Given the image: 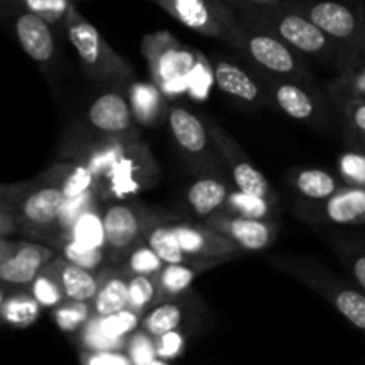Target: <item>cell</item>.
<instances>
[{
    "instance_id": "cell-1",
    "label": "cell",
    "mask_w": 365,
    "mask_h": 365,
    "mask_svg": "<svg viewBox=\"0 0 365 365\" xmlns=\"http://www.w3.org/2000/svg\"><path fill=\"white\" fill-rule=\"evenodd\" d=\"M82 163L96 177V191L102 198H125L152 187L157 166L148 148L132 138H103L88 150Z\"/></svg>"
},
{
    "instance_id": "cell-2",
    "label": "cell",
    "mask_w": 365,
    "mask_h": 365,
    "mask_svg": "<svg viewBox=\"0 0 365 365\" xmlns=\"http://www.w3.org/2000/svg\"><path fill=\"white\" fill-rule=\"evenodd\" d=\"M230 4L237 14V20L273 32L298 53L317 57V59L328 61V63H339L344 71L355 64V56H351L344 46L334 41L327 32L321 31L305 14L291 9L285 4H271V6Z\"/></svg>"
},
{
    "instance_id": "cell-3",
    "label": "cell",
    "mask_w": 365,
    "mask_h": 365,
    "mask_svg": "<svg viewBox=\"0 0 365 365\" xmlns=\"http://www.w3.org/2000/svg\"><path fill=\"white\" fill-rule=\"evenodd\" d=\"M269 262L328 299L342 317L365 334V292L359 285H351L317 260L303 257H278Z\"/></svg>"
},
{
    "instance_id": "cell-4",
    "label": "cell",
    "mask_w": 365,
    "mask_h": 365,
    "mask_svg": "<svg viewBox=\"0 0 365 365\" xmlns=\"http://www.w3.org/2000/svg\"><path fill=\"white\" fill-rule=\"evenodd\" d=\"M141 50L150 66L153 84L166 96L184 93L189 86V78L198 70L202 61L200 53L182 45L166 31L145 36Z\"/></svg>"
},
{
    "instance_id": "cell-5",
    "label": "cell",
    "mask_w": 365,
    "mask_h": 365,
    "mask_svg": "<svg viewBox=\"0 0 365 365\" xmlns=\"http://www.w3.org/2000/svg\"><path fill=\"white\" fill-rule=\"evenodd\" d=\"M64 29L73 45L82 70L95 81H125L132 77V68L114 52L95 25L70 4L64 16Z\"/></svg>"
},
{
    "instance_id": "cell-6",
    "label": "cell",
    "mask_w": 365,
    "mask_h": 365,
    "mask_svg": "<svg viewBox=\"0 0 365 365\" xmlns=\"http://www.w3.org/2000/svg\"><path fill=\"white\" fill-rule=\"evenodd\" d=\"M285 6L305 14L344 46L351 56L365 53V7L339 0H285Z\"/></svg>"
},
{
    "instance_id": "cell-7",
    "label": "cell",
    "mask_w": 365,
    "mask_h": 365,
    "mask_svg": "<svg viewBox=\"0 0 365 365\" xmlns=\"http://www.w3.org/2000/svg\"><path fill=\"white\" fill-rule=\"evenodd\" d=\"M241 29L234 41V48L241 50L255 66L274 77L309 78V70L292 46L282 41L273 32L239 20Z\"/></svg>"
},
{
    "instance_id": "cell-8",
    "label": "cell",
    "mask_w": 365,
    "mask_h": 365,
    "mask_svg": "<svg viewBox=\"0 0 365 365\" xmlns=\"http://www.w3.org/2000/svg\"><path fill=\"white\" fill-rule=\"evenodd\" d=\"M173 16L178 24L198 34L234 45L241 24L227 0H150Z\"/></svg>"
},
{
    "instance_id": "cell-9",
    "label": "cell",
    "mask_w": 365,
    "mask_h": 365,
    "mask_svg": "<svg viewBox=\"0 0 365 365\" xmlns=\"http://www.w3.org/2000/svg\"><path fill=\"white\" fill-rule=\"evenodd\" d=\"M66 205V196L63 189L53 182H43L34 185L25 192H20L13 200V210L2 205V212L9 214L14 228H25L29 234L43 235V232L53 230V235L59 237L61 214Z\"/></svg>"
},
{
    "instance_id": "cell-10",
    "label": "cell",
    "mask_w": 365,
    "mask_h": 365,
    "mask_svg": "<svg viewBox=\"0 0 365 365\" xmlns=\"http://www.w3.org/2000/svg\"><path fill=\"white\" fill-rule=\"evenodd\" d=\"M209 130L217 153H220L221 159L227 163L228 170H230L235 187L239 191L246 192V195L259 196V198L277 202L278 196L274 192L273 185L264 177L262 171L245 155V152L235 143V139L230 134H227L220 125H210Z\"/></svg>"
},
{
    "instance_id": "cell-11",
    "label": "cell",
    "mask_w": 365,
    "mask_h": 365,
    "mask_svg": "<svg viewBox=\"0 0 365 365\" xmlns=\"http://www.w3.org/2000/svg\"><path fill=\"white\" fill-rule=\"evenodd\" d=\"M56 252L36 242H13L2 237L0 250V280L4 287L27 289L43 267L56 259Z\"/></svg>"
},
{
    "instance_id": "cell-12",
    "label": "cell",
    "mask_w": 365,
    "mask_h": 365,
    "mask_svg": "<svg viewBox=\"0 0 365 365\" xmlns=\"http://www.w3.org/2000/svg\"><path fill=\"white\" fill-rule=\"evenodd\" d=\"M107 253L127 257L139 242L145 241L153 217L134 205L114 203L102 210Z\"/></svg>"
},
{
    "instance_id": "cell-13",
    "label": "cell",
    "mask_w": 365,
    "mask_h": 365,
    "mask_svg": "<svg viewBox=\"0 0 365 365\" xmlns=\"http://www.w3.org/2000/svg\"><path fill=\"white\" fill-rule=\"evenodd\" d=\"M173 230L180 241L182 250L192 262L216 264L235 259L242 250L221 232L195 223H175Z\"/></svg>"
},
{
    "instance_id": "cell-14",
    "label": "cell",
    "mask_w": 365,
    "mask_h": 365,
    "mask_svg": "<svg viewBox=\"0 0 365 365\" xmlns=\"http://www.w3.org/2000/svg\"><path fill=\"white\" fill-rule=\"evenodd\" d=\"M205 225L230 237L242 252H264L273 245L278 234V225L274 221L237 216L221 210L207 217Z\"/></svg>"
},
{
    "instance_id": "cell-15",
    "label": "cell",
    "mask_w": 365,
    "mask_h": 365,
    "mask_svg": "<svg viewBox=\"0 0 365 365\" xmlns=\"http://www.w3.org/2000/svg\"><path fill=\"white\" fill-rule=\"evenodd\" d=\"M88 121L103 138H132L138 123L130 100L120 91H107L96 96L88 107Z\"/></svg>"
},
{
    "instance_id": "cell-16",
    "label": "cell",
    "mask_w": 365,
    "mask_h": 365,
    "mask_svg": "<svg viewBox=\"0 0 365 365\" xmlns=\"http://www.w3.org/2000/svg\"><path fill=\"white\" fill-rule=\"evenodd\" d=\"M171 134L175 143L185 155L196 159L198 164H217L216 153L209 148L212 138H209L207 127L198 116L184 107H173L168 113Z\"/></svg>"
},
{
    "instance_id": "cell-17",
    "label": "cell",
    "mask_w": 365,
    "mask_h": 365,
    "mask_svg": "<svg viewBox=\"0 0 365 365\" xmlns=\"http://www.w3.org/2000/svg\"><path fill=\"white\" fill-rule=\"evenodd\" d=\"M14 32L24 52L38 64H46L53 59L56 41L50 21L31 9L21 11L14 20Z\"/></svg>"
},
{
    "instance_id": "cell-18",
    "label": "cell",
    "mask_w": 365,
    "mask_h": 365,
    "mask_svg": "<svg viewBox=\"0 0 365 365\" xmlns=\"http://www.w3.org/2000/svg\"><path fill=\"white\" fill-rule=\"evenodd\" d=\"M317 203L316 214L321 221L337 227L365 223V187L360 185H342L334 196Z\"/></svg>"
},
{
    "instance_id": "cell-19",
    "label": "cell",
    "mask_w": 365,
    "mask_h": 365,
    "mask_svg": "<svg viewBox=\"0 0 365 365\" xmlns=\"http://www.w3.org/2000/svg\"><path fill=\"white\" fill-rule=\"evenodd\" d=\"M264 86L271 89V98L280 107L282 113L287 114L292 120L310 121L317 116L316 98L302 84L273 77L266 78Z\"/></svg>"
},
{
    "instance_id": "cell-20",
    "label": "cell",
    "mask_w": 365,
    "mask_h": 365,
    "mask_svg": "<svg viewBox=\"0 0 365 365\" xmlns=\"http://www.w3.org/2000/svg\"><path fill=\"white\" fill-rule=\"evenodd\" d=\"M52 266L59 277L66 299L91 303L100 289V273L89 271L64 259L63 255L52 260Z\"/></svg>"
},
{
    "instance_id": "cell-21",
    "label": "cell",
    "mask_w": 365,
    "mask_h": 365,
    "mask_svg": "<svg viewBox=\"0 0 365 365\" xmlns=\"http://www.w3.org/2000/svg\"><path fill=\"white\" fill-rule=\"evenodd\" d=\"M210 70H212L214 82L223 93L235 96L246 103L262 102L264 95L260 86L257 84L255 78L250 77L248 71L239 68L237 64L230 63V61L216 59L210 64Z\"/></svg>"
},
{
    "instance_id": "cell-22",
    "label": "cell",
    "mask_w": 365,
    "mask_h": 365,
    "mask_svg": "<svg viewBox=\"0 0 365 365\" xmlns=\"http://www.w3.org/2000/svg\"><path fill=\"white\" fill-rule=\"evenodd\" d=\"M230 192L232 187L227 185L223 178L210 175V177L196 178L191 187L187 189L185 200L196 216L209 217L223 209Z\"/></svg>"
},
{
    "instance_id": "cell-23",
    "label": "cell",
    "mask_w": 365,
    "mask_h": 365,
    "mask_svg": "<svg viewBox=\"0 0 365 365\" xmlns=\"http://www.w3.org/2000/svg\"><path fill=\"white\" fill-rule=\"evenodd\" d=\"M91 307L93 314L100 317L128 309V274L123 269L100 271V289Z\"/></svg>"
},
{
    "instance_id": "cell-24",
    "label": "cell",
    "mask_w": 365,
    "mask_h": 365,
    "mask_svg": "<svg viewBox=\"0 0 365 365\" xmlns=\"http://www.w3.org/2000/svg\"><path fill=\"white\" fill-rule=\"evenodd\" d=\"M289 184L309 202H324L342 187L330 171L319 168H302L289 173Z\"/></svg>"
},
{
    "instance_id": "cell-25",
    "label": "cell",
    "mask_w": 365,
    "mask_h": 365,
    "mask_svg": "<svg viewBox=\"0 0 365 365\" xmlns=\"http://www.w3.org/2000/svg\"><path fill=\"white\" fill-rule=\"evenodd\" d=\"M209 266H212V264H166L155 278L157 302H171L173 298L184 294L191 287L200 271Z\"/></svg>"
},
{
    "instance_id": "cell-26",
    "label": "cell",
    "mask_w": 365,
    "mask_h": 365,
    "mask_svg": "<svg viewBox=\"0 0 365 365\" xmlns=\"http://www.w3.org/2000/svg\"><path fill=\"white\" fill-rule=\"evenodd\" d=\"M128 100L139 125L153 127L163 116L164 95L153 82H132L128 86Z\"/></svg>"
},
{
    "instance_id": "cell-27",
    "label": "cell",
    "mask_w": 365,
    "mask_h": 365,
    "mask_svg": "<svg viewBox=\"0 0 365 365\" xmlns=\"http://www.w3.org/2000/svg\"><path fill=\"white\" fill-rule=\"evenodd\" d=\"M48 182L59 185L63 189L66 200L77 198V196L84 195V192L96 189V177L93 173L91 168L86 163L78 160V163H66L53 166L48 173L45 175Z\"/></svg>"
},
{
    "instance_id": "cell-28",
    "label": "cell",
    "mask_w": 365,
    "mask_h": 365,
    "mask_svg": "<svg viewBox=\"0 0 365 365\" xmlns=\"http://www.w3.org/2000/svg\"><path fill=\"white\" fill-rule=\"evenodd\" d=\"M145 242L164 260V264H192V260L182 250L180 241L173 230V225L153 223L146 232Z\"/></svg>"
},
{
    "instance_id": "cell-29",
    "label": "cell",
    "mask_w": 365,
    "mask_h": 365,
    "mask_svg": "<svg viewBox=\"0 0 365 365\" xmlns=\"http://www.w3.org/2000/svg\"><path fill=\"white\" fill-rule=\"evenodd\" d=\"M41 309L43 307L36 302V298L31 294V291H13L11 294L4 296L2 298L0 312H2V319L6 321L7 324L24 328L38 319L39 310Z\"/></svg>"
},
{
    "instance_id": "cell-30",
    "label": "cell",
    "mask_w": 365,
    "mask_h": 365,
    "mask_svg": "<svg viewBox=\"0 0 365 365\" xmlns=\"http://www.w3.org/2000/svg\"><path fill=\"white\" fill-rule=\"evenodd\" d=\"M64 239H71V241L88 246V248L106 250L107 252L102 212L96 210V207L86 210V212L71 225L70 232H68V235Z\"/></svg>"
},
{
    "instance_id": "cell-31",
    "label": "cell",
    "mask_w": 365,
    "mask_h": 365,
    "mask_svg": "<svg viewBox=\"0 0 365 365\" xmlns=\"http://www.w3.org/2000/svg\"><path fill=\"white\" fill-rule=\"evenodd\" d=\"M274 203L277 202L259 198V196L246 195V192L239 191V189L235 187L232 189L230 196H228V202L225 203L221 212L237 214V216L246 217H257V220H271L274 210H277Z\"/></svg>"
},
{
    "instance_id": "cell-32",
    "label": "cell",
    "mask_w": 365,
    "mask_h": 365,
    "mask_svg": "<svg viewBox=\"0 0 365 365\" xmlns=\"http://www.w3.org/2000/svg\"><path fill=\"white\" fill-rule=\"evenodd\" d=\"M29 291L34 296L36 302L43 307V309H56L61 303L66 302V296H64L63 285H61L59 277H57L56 269L52 266V260L46 264L41 269V273L34 278L31 285H29Z\"/></svg>"
},
{
    "instance_id": "cell-33",
    "label": "cell",
    "mask_w": 365,
    "mask_h": 365,
    "mask_svg": "<svg viewBox=\"0 0 365 365\" xmlns=\"http://www.w3.org/2000/svg\"><path fill=\"white\" fill-rule=\"evenodd\" d=\"M182 317H184V312L178 303L164 302L153 307L152 312L143 319V330L157 339L168 331L178 330V327L182 324Z\"/></svg>"
},
{
    "instance_id": "cell-34",
    "label": "cell",
    "mask_w": 365,
    "mask_h": 365,
    "mask_svg": "<svg viewBox=\"0 0 365 365\" xmlns=\"http://www.w3.org/2000/svg\"><path fill=\"white\" fill-rule=\"evenodd\" d=\"M331 246L355 284L365 292V242L337 239V241H331Z\"/></svg>"
},
{
    "instance_id": "cell-35",
    "label": "cell",
    "mask_w": 365,
    "mask_h": 365,
    "mask_svg": "<svg viewBox=\"0 0 365 365\" xmlns=\"http://www.w3.org/2000/svg\"><path fill=\"white\" fill-rule=\"evenodd\" d=\"M139 323H141V314L130 309H125L121 312L110 314L106 317L98 316V327L102 334L110 341L121 342V344H127V337L134 334Z\"/></svg>"
},
{
    "instance_id": "cell-36",
    "label": "cell",
    "mask_w": 365,
    "mask_h": 365,
    "mask_svg": "<svg viewBox=\"0 0 365 365\" xmlns=\"http://www.w3.org/2000/svg\"><path fill=\"white\" fill-rule=\"evenodd\" d=\"M346 135L355 152L365 153V98H351L342 103Z\"/></svg>"
},
{
    "instance_id": "cell-37",
    "label": "cell",
    "mask_w": 365,
    "mask_h": 365,
    "mask_svg": "<svg viewBox=\"0 0 365 365\" xmlns=\"http://www.w3.org/2000/svg\"><path fill=\"white\" fill-rule=\"evenodd\" d=\"M93 317V307L91 303H82V302H66L61 303L59 307L53 309V321L57 327L66 334H75L81 331L82 328L88 324V321Z\"/></svg>"
},
{
    "instance_id": "cell-38",
    "label": "cell",
    "mask_w": 365,
    "mask_h": 365,
    "mask_svg": "<svg viewBox=\"0 0 365 365\" xmlns=\"http://www.w3.org/2000/svg\"><path fill=\"white\" fill-rule=\"evenodd\" d=\"M164 266H166L164 260L143 241L125 257L123 271L127 274H145V277L157 278Z\"/></svg>"
},
{
    "instance_id": "cell-39",
    "label": "cell",
    "mask_w": 365,
    "mask_h": 365,
    "mask_svg": "<svg viewBox=\"0 0 365 365\" xmlns=\"http://www.w3.org/2000/svg\"><path fill=\"white\" fill-rule=\"evenodd\" d=\"M61 253L66 260L77 264V266L86 267L89 271H95L100 273L106 262V250H96V248H88L84 245H78V242L71 241V239H63L61 241Z\"/></svg>"
},
{
    "instance_id": "cell-40",
    "label": "cell",
    "mask_w": 365,
    "mask_h": 365,
    "mask_svg": "<svg viewBox=\"0 0 365 365\" xmlns=\"http://www.w3.org/2000/svg\"><path fill=\"white\" fill-rule=\"evenodd\" d=\"M153 302H157L155 278L128 274V309L143 314Z\"/></svg>"
},
{
    "instance_id": "cell-41",
    "label": "cell",
    "mask_w": 365,
    "mask_h": 365,
    "mask_svg": "<svg viewBox=\"0 0 365 365\" xmlns=\"http://www.w3.org/2000/svg\"><path fill=\"white\" fill-rule=\"evenodd\" d=\"M127 355L130 356L134 365H148L153 360H157V342L155 337L143 331V334H132L130 339H127Z\"/></svg>"
},
{
    "instance_id": "cell-42",
    "label": "cell",
    "mask_w": 365,
    "mask_h": 365,
    "mask_svg": "<svg viewBox=\"0 0 365 365\" xmlns=\"http://www.w3.org/2000/svg\"><path fill=\"white\" fill-rule=\"evenodd\" d=\"M82 334V344L88 351H120L127 344H121V342L110 341L106 335L102 334L98 327V316L93 314L91 319L88 321L84 328L81 330Z\"/></svg>"
},
{
    "instance_id": "cell-43",
    "label": "cell",
    "mask_w": 365,
    "mask_h": 365,
    "mask_svg": "<svg viewBox=\"0 0 365 365\" xmlns=\"http://www.w3.org/2000/svg\"><path fill=\"white\" fill-rule=\"evenodd\" d=\"M339 171L346 185L365 187V153L346 152L339 160Z\"/></svg>"
},
{
    "instance_id": "cell-44",
    "label": "cell",
    "mask_w": 365,
    "mask_h": 365,
    "mask_svg": "<svg viewBox=\"0 0 365 365\" xmlns=\"http://www.w3.org/2000/svg\"><path fill=\"white\" fill-rule=\"evenodd\" d=\"M25 4H27V9L38 13L50 24L61 20V18L64 20L68 7H70L68 0H25Z\"/></svg>"
},
{
    "instance_id": "cell-45",
    "label": "cell",
    "mask_w": 365,
    "mask_h": 365,
    "mask_svg": "<svg viewBox=\"0 0 365 365\" xmlns=\"http://www.w3.org/2000/svg\"><path fill=\"white\" fill-rule=\"evenodd\" d=\"M157 342V356L160 360H173L175 356H178L184 349L185 341L184 335L178 330L168 331V334L160 335V337L155 339Z\"/></svg>"
},
{
    "instance_id": "cell-46",
    "label": "cell",
    "mask_w": 365,
    "mask_h": 365,
    "mask_svg": "<svg viewBox=\"0 0 365 365\" xmlns=\"http://www.w3.org/2000/svg\"><path fill=\"white\" fill-rule=\"evenodd\" d=\"M84 365H134L130 356L121 351H88Z\"/></svg>"
},
{
    "instance_id": "cell-47",
    "label": "cell",
    "mask_w": 365,
    "mask_h": 365,
    "mask_svg": "<svg viewBox=\"0 0 365 365\" xmlns=\"http://www.w3.org/2000/svg\"><path fill=\"white\" fill-rule=\"evenodd\" d=\"M234 4H260V6H271V4H284L285 0H227Z\"/></svg>"
},
{
    "instance_id": "cell-48",
    "label": "cell",
    "mask_w": 365,
    "mask_h": 365,
    "mask_svg": "<svg viewBox=\"0 0 365 365\" xmlns=\"http://www.w3.org/2000/svg\"><path fill=\"white\" fill-rule=\"evenodd\" d=\"M148 365H170L166 362V360H160V359H157V360H153L152 364H148Z\"/></svg>"
}]
</instances>
